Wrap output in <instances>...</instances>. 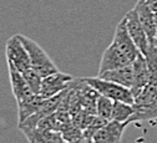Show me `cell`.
Segmentation results:
<instances>
[{"label":"cell","mask_w":157,"mask_h":143,"mask_svg":"<svg viewBox=\"0 0 157 143\" xmlns=\"http://www.w3.org/2000/svg\"><path fill=\"white\" fill-rule=\"evenodd\" d=\"M139 54V49L136 47L127 31L125 19H122L116 26L112 43L102 54L97 76L102 75L106 71L131 66Z\"/></svg>","instance_id":"1"},{"label":"cell","mask_w":157,"mask_h":143,"mask_svg":"<svg viewBox=\"0 0 157 143\" xmlns=\"http://www.w3.org/2000/svg\"><path fill=\"white\" fill-rule=\"evenodd\" d=\"M133 115L128 119L132 122L153 121L157 119V86L148 84L139 95L135 97Z\"/></svg>","instance_id":"2"},{"label":"cell","mask_w":157,"mask_h":143,"mask_svg":"<svg viewBox=\"0 0 157 143\" xmlns=\"http://www.w3.org/2000/svg\"><path fill=\"white\" fill-rule=\"evenodd\" d=\"M20 41L23 43V45L25 46L29 57H30V64H31V69L35 70L39 75L43 78L57 72V67L56 65L52 62V60L49 57V55L43 50V47L39 45L37 43H35L34 40L29 39L28 36L24 35H17Z\"/></svg>","instance_id":"3"},{"label":"cell","mask_w":157,"mask_h":143,"mask_svg":"<svg viewBox=\"0 0 157 143\" xmlns=\"http://www.w3.org/2000/svg\"><path fill=\"white\" fill-rule=\"evenodd\" d=\"M82 80L99 95L105 96V97L112 100L113 102H125V103H128V105H133L135 98H133L131 90H128L124 86L110 82V81H106V80L97 77V76L96 77H84Z\"/></svg>","instance_id":"4"},{"label":"cell","mask_w":157,"mask_h":143,"mask_svg":"<svg viewBox=\"0 0 157 143\" xmlns=\"http://www.w3.org/2000/svg\"><path fill=\"white\" fill-rule=\"evenodd\" d=\"M5 54L6 61L13 64L19 72L23 73L24 71L31 69L29 54L17 35H14L10 39H8L5 45Z\"/></svg>","instance_id":"5"},{"label":"cell","mask_w":157,"mask_h":143,"mask_svg":"<svg viewBox=\"0 0 157 143\" xmlns=\"http://www.w3.org/2000/svg\"><path fill=\"white\" fill-rule=\"evenodd\" d=\"M74 80L75 78L71 75L57 71V72L43 78L41 88H40V93L39 95L45 100L57 96V95L63 93L64 91H66L74 82Z\"/></svg>","instance_id":"6"},{"label":"cell","mask_w":157,"mask_h":143,"mask_svg":"<svg viewBox=\"0 0 157 143\" xmlns=\"http://www.w3.org/2000/svg\"><path fill=\"white\" fill-rule=\"evenodd\" d=\"M124 19L126 21V28H127V31L132 39V41L135 43L136 47L139 49L140 54H142L145 56L147 52V49L150 46V43H148L147 35L145 32V29L139 19V15L132 9L126 14V16Z\"/></svg>","instance_id":"7"},{"label":"cell","mask_w":157,"mask_h":143,"mask_svg":"<svg viewBox=\"0 0 157 143\" xmlns=\"http://www.w3.org/2000/svg\"><path fill=\"white\" fill-rule=\"evenodd\" d=\"M133 10L139 15L140 21L145 29V32L147 35L148 43L153 44L157 40V29H156V20H155V13L150 9L145 0H139L133 8Z\"/></svg>","instance_id":"8"},{"label":"cell","mask_w":157,"mask_h":143,"mask_svg":"<svg viewBox=\"0 0 157 143\" xmlns=\"http://www.w3.org/2000/svg\"><path fill=\"white\" fill-rule=\"evenodd\" d=\"M126 126L128 125L116 122V121H110L94 134L92 142L94 143H120Z\"/></svg>","instance_id":"9"},{"label":"cell","mask_w":157,"mask_h":143,"mask_svg":"<svg viewBox=\"0 0 157 143\" xmlns=\"http://www.w3.org/2000/svg\"><path fill=\"white\" fill-rule=\"evenodd\" d=\"M133 69V86L131 88V92L133 95V98L139 95L148 84H150V73L146 58L142 54H139L136 60L132 64Z\"/></svg>","instance_id":"10"},{"label":"cell","mask_w":157,"mask_h":143,"mask_svg":"<svg viewBox=\"0 0 157 143\" xmlns=\"http://www.w3.org/2000/svg\"><path fill=\"white\" fill-rule=\"evenodd\" d=\"M8 62V61H6ZM8 69H9V76H10V84H11V90L14 93V97L16 100L17 103L30 98L34 93L30 90V87L28 86L26 81L23 76L21 72H19L13 64L8 62Z\"/></svg>","instance_id":"11"},{"label":"cell","mask_w":157,"mask_h":143,"mask_svg":"<svg viewBox=\"0 0 157 143\" xmlns=\"http://www.w3.org/2000/svg\"><path fill=\"white\" fill-rule=\"evenodd\" d=\"M97 77H101L106 81H110V82L124 86L128 90H131L132 86H133V69H132V65L131 66H125V67H121V69H116V70H111V71H106L102 75H99Z\"/></svg>","instance_id":"12"},{"label":"cell","mask_w":157,"mask_h":143,"mask_svg":"<svg viewBox=\"0 0 157 143\" xmlns=\"http://www.w3.org/2000/svg\"><path fill=\"white\" fill-rule=\"evenodd\" d=\"M45 98H43L40 95H33L30 98L17 103V115H19V125L25 122L28 118L34 116L40 111Z\"/></svg>","instance_id":"13"},{"label":"cell","mask_w":157,"mask_h":143,"mask_svg":"<svg viewBox=\"0 0 157 143\" xmlns=\"http://www.w3.org/2000/svg\"><path fill=\"white\" fill-rule=\"evenodd\" d=\"M135 110L133 105H128L125 102H113V110H112V119L116 122H121V123H127L128 119L132 117Z\"/></svg>","instance_id":"14"},{"label":"cell","mask_w":157,"mask_h":143,"mask_svg":"<svg viewBox=\"0 0 157 143\" xmlns=\"http://www.w3.org/2000/svg\"><path fill=\"white\" fill-rule=\"evenodd\" d=\"M112 110H113V101L99 95L96 101V116L110 122L112 119Z\"/></svg>","instance_id":"15"},{"label":"cell","mask_w":157,"mask_h":143,"mask_svg":"<svg viewBox=\"0 0 157 143\" xmlns=\"http://www.w3.org/2000/svg\"><path fill=\"white\" fill-rule=\"evenodd\" d=\"M23 76L26 81L28 86L30 87V90L33 91L34 95H39L40 93V88H41V82H43V77L39 75L35 70L29 69L26 71L23 72Z\"/></svg>","instance_id":"16"},{"label":"cell","mask_w":157,"mask_h":143,"mask_svg":"<svg viewBox=\"0 0 157 143\" xmlns=\"http://www.w3.org/2000/svg\"><path fill=\"white\" fill-rule=\"evenodd\" d=\"M147 3V5L150 6V9L156 14L157 13V0H145Z\"/></svg>","instance_id":"17"},{"label":"cell","mask_w":157,"mask_h":143,"mask_svg":"<svg viewBox=\"0 0 157 143\" xmlns=\"http://www.w3.org/2000/svg\"><path fill=\"white\" fill-rule=\"evenodd\" d=\"M155 20H156V29H157V13L155 14Z\"/></svg>","instance_id":"18"}]
</instances>
